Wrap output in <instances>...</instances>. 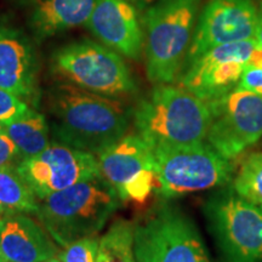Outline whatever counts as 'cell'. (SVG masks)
Wrapping results in <instances>:
<instances>
[{
  "label": "cell",
  "mask_w": 262,
  "mask_h": 262,
  "mask_svg": "<svg viewBox=\"0 0 262 262\" xmlns=\"http://www.w3.org/2000/svg\"><path fill=\"white\" fill-rule=\"evenodd\" d=\"M52 137L62 145L98 155L126 134L131 113L116 98L64 83L50 94Z\"/></svg>",
  "instance_id": "1"
},
{
  "label": "cell",
  "mask_w": 262,
  "mask_h": 262,
  "mask_svg": "<svg viewBox=\"0 0 262 262\" xmlns=\"http://www.w3.org/2000/svg\"><path fill=\"white\" fill-rule=\"evenodd\" d=\"M120 199L101 173L39 201L38 219L52 241L64 248L104 227Z\"/></svg>",
  "instance_id": "2"
},
{
  "label": "cell",
  "mask_w": 262,
  "mask_h": 262,
  "mask_svg": "<svg viewBox=\"0 0 262 262\" xmlns=\"http://www.w3.org/2000/svg\"><path fill=\"white\" fill-rule=\"evenodd\" d=\"M210 120L208 102L171 84L156 85L134 112L137 134L150 148L203 142Z\"/></svg>",
  "instance_id": "3"
},
{
  "label": "cell",
  "mask_w": 262,
  "mask_h": 262,
  "mask_svg": "<svg viewBox=\"0 0 262 262\" xmlns=\"http://www.w3.org/2000/svg\"><path fill=\"white\" fill-rule=\"evenodd\" d=\"M201 0H157L146 9L145 32L147 77L153 84L179 79L194 34Z\"/></svg>",
  "instance_id": "4"
},
{
  "label": "cell",
  "mask_w": 262,
  "mask_h": 262,
  "mask_svg": "<svg viewBox=\"0 0 262 262\" xmlns=\"http://www.w3.org/2000/svg\"><path fill=\"white\" fill-rule=\"evenodd\" d=\"M160 195L173 199L227 185L232 164L204 142L152 148Z\"/></svg>",
  "instance_id": "5"
},
{
  "label": "cell",
  "mask_w": 262,
  "mask_h": 262,
  "mask_svg": "<svg viewBox=\"0 0 262 262\" xmlns=\"http://www.w3.org/2000/svg\"><path fill=\"white\" fill-rule=\"evenodd\" d=\"M52 71L67 83L102 96L117 98L137 91L122 56L96 41L80 40L61 48L52 56Z\"/></svg>",
  "instance_id": "6"
},
{
  "label": "cell",
  "mask_w": 262,
  "mask_h": 262,
  "mask_svg": "<svg viewBox=\"0 0 262 262\" xmlns=\"http://www.w3.org/2000/svg\"><path fill=\"white\" fill-rule=\"evenodd\" d=\"M134 254L136 262H211L194 222L170 204L134 226Z\"/></svg>",
  "instance_id": "7"
},
{
  "label": "cell",
  "mask_w": 262,
  "mask_h": 262,
  "mask_svg": "<svg viewBox=\"0 0 262 262\" xmlns=\"http://www.w3.org/2000/svg\"><path fill=\"white\" fill-rule=\"evenodd\" d=\"M208 227L224 262H262V210L225 188L204 205Z\"/></svg>",
  "instance_id": "8"
},
{
  "label": "cell",
  "mask_w": 262,
  "mask_h": 262,
  "mask_svg": "<svg viewBox=\"0 0 262 262\" xmlns=\"http://www.w3.org/2000/svg\"><path fill=\"white\" fill-rule=\"evenodd\" d=\"M211 120L205 140L219 155L232 160L262 137V96L235 88L208 102Z\"/></svg>",
  "instance_id": "9"
},
{
  "label": "cell",
  "mask_w": 262,
  "mask_h": 262,
  "mask_svg": "<svg viewBox=\"0 0 262 262\" xmlns=\"http://www.w3.org/2000/svg\"><path fill=\"white\" fill-rule=\"evenodd\" d=\"M101 176L123 203L142 204L158 186L153 150L139 134H125L97 155Z\"/></svg>",
  "instance_id": "10"
},
{
  "label": "cell",
  "mask_w": 262,
  "mask_h": 262,
  "mask_svg": "<svg viewBox=\"0 0 262 262\" xmlns=\"http://www.w3.org/2000/svg\"><path fill=\"white\" fill-rule=\"evenodd\" d=\"M16 169L39 201L100 173L96 156L58 142L22 159Z\"/></svg>",
  "instance_id": "11"
},
{
  "label": "cell",
  "mask_w": 262,
  "mask_h": 262,
  "mask_svg": "<svg viewBox=\"0 0 262 262\" xmlns=\"http://www.w3.org/2000/svg\"><path fill=\"white\" fill-rule=\"evenodd\" d=\"M255 48L253 39L210 49L185 64L186 71L179 77L180 86L205 102L221 98L237 88Z\"/></svg>",
  "instance_id": "12"
},
{
  "label": "cell",
  "mask_w": 262,
  "mask_h": 262,
  "mask_svg": "<svg viewBox=\"0 0 262 262\" xmlns=\"http://www.w3.org/2000/svg\"><path fill=\"white\" fill-rule=\"evenodd\" d=\"M257 21L258 9L253 0H209L199 16L185 64L219 45L253 40Z\"/></svg>",
  "instance_id": "13"
},
{
  "label": "cell",
  "mask_w": 262,
  "mask_h": 262,
  "mask_svg": "<svg viewBox=\"0 0 262 262\" xmlns=\"http://www.w3.org/2000/svg\"><path fill=\"white\" fill-rule=\"evenodd\" d=\"M86 26L107 48L131 60L141 57L145 32L136 8L127 0H96Z\"/></svg>",
  "instance_id": "14"
},
{
  "label": "cell",
  "mask_w": 262,
  "mask_h": 262,
  "mask_svg": "<svg viewBox=\"0 0 262 262\" xmlns=\"http://www.w3.org/2000/svg\"><path fill=\"white\" fill-rule=\"evenodd\" d=\"M0 88L26 102L37 96V60L21 33L0 25Z\"/></svg>",
  "instance_id": "15"
},
{
  "label": "cell",
  "mask_w": 262,
  "mask_h": 262,
  "mask_svg": "<svg viewBox=\"0 0 262 262\" xmlns=\"http://www.w3.org/2000/svg\"><path fill=\"white\" fill-rule=\"evenodd\" d=\"M0 248L8 262H42L58 255L47 229L25 214L0 216Z\"/></svg>",
  "instance_id": "16"
},
{
  "label": "cell",
  "mask_w": 262,
  "mask_h": 262,
  "mask_svg": "<svg viewBox=\"0 0 262 262\" xmlns=\"http://www.w3.org/2000/svg\"><path fill=\"white\" fill-rule=\"evenodd\" d=\"M95 4L96 0H39L32 12L33 31L42 39L86 26Z\"/></svg>",
  "instance_id": "17"
},
{
  "label": "cell",
  "mask_w": 262,
  "mask_h": 262,
  "mask_svg": "<svg viewBox=\"0 0 262 262\" xmlns=\"http://www.w3.org/2000/svg\"><path fill=\"white\" fill-rule=\"evenodd\" d=\"M4 131L17 146L24 159L37 156L50 146L45 117L32 108L15 122L4 125Z\"/></svg>",
  "instance_id": "18"
},
{
  "label": "cell",
  "mask_w": 262,
  "mask_h": 262,
  "mask_svg": "<svg viewBox=\"0 0 262 262\" xmlns=\"http://www.w3.org/2000/svg\"><path fill=\"white\" fill-rule=\"evenodd\" d=\"M39 199L12 165L0 168V216L37 214Z\"/></svg>",
  "instance_id": "19"
},
{
  "label": "cell",
  "mask_w": 262,
  "mask_h": 262,
  "mask_svg": "<svg viewBox=\"0 0 262 262\" xmlns=\"http://www.w3.org/2000/svg\"><path fill=\"white\" fill-rule=\"evenodd\" d=\"M96 262H136L134 254V225L117 220L98 244Z\"/></svg>",
  "instance_id": "20"
},
{
  "label": "cell",
  "mask_w": 262,
  "mask_h": 262,
  "mask_svg": "<svg viewBox=\"0 0 262 262\" xmlns=\"http://www.w3.org/2000/svg\"><path fill=\"white\" fill-rule=\"evenodd\" d=\"M232 188L242 198L262 210V153H253L244 160Z\"/></svg>",
  "instance_id": "21"
},
{
  "label": "cell",
  "mask_w": 262,
  "mask_h": 262,
  "mask_svg": "<svg viewBox=\"0 0 262 262\" xmlns=\"http://www.w3.org/2000/svg\"><path fill=\"white\" fill-rule=\"evenodd\" d=\"M98 244L100 239L95 235L78 239L64 247L57 257L62 262H96Z\"/></svg>",
  "instance_id": "22"
},
{
  "label": "cell",
  "mask_w": 262,
  "mask_h": 262,
  "mask_svg": "<svg viewBox=\"0 0 262 262\" xmlns=\"http://www.w3.org/2000/svg\"><path fill=\"white\" fill-rule=\"evenodd\" d=\"M29 108L31 107L25 100L0 88V123L3 125L15 122L19 117L24 116Z\"/></svg>",
  "instance_id": "23"
},
{
  "label": "cell",
  "mask_w": 262,
  "mask_h": 262,
  "mask_svg": "<svg viewBox=\"0 0 262 262\" xmlns=\"http://www.w3.org/2000/svg\"><path fill=\"white\" fill-rule=\"evenodd\" d=\"M237 88L262 96V68L245 66Z\"/></svg>",
  "instance_id": "24"
},
{
  "label": "cell",
  "mask_w": 262,
  "mask_h": 262,
  "mask_svg": "<svg viewBox=\"0 0 262 262\" xmlns=\"http://www.w3.org/2000/svg\"><path fill=\"white\" fill-rule=\"evenodd\" d=\"M17 157H21V155L14 141L10 139L5 131L0 134V168L12 165Z\"/></svg>",
  "instance_id": "25"
},
{
  "label": "cell",
  "mask_w": 262,
  "mask_h": 262,
  "mask_svg": "<svg viewBox=\"0 0 262 262\" xmlns=\"http://www.w3.org/2000/svg\"><path fill=\"white\" fill-rule=\"evenodd\" d=\"M248 66H253V67L262 68V48L257 47L254 49V51L251 52L250 58L248 61Z\"/></svg>",
  "instance_id": "26"
},
{
  "label": "cell",
  "mask_w": 262,
  "mask_h": 262,
  "mask_svg": "<svg viewBox=\"0 0 262 262\" xmlns=\"http://www.w3.org/2000/svg\"><path fill=\"white\" fill-rule=\"evenodd\" d=\"M254 40H255V42H256L257 47L262 48V5H261V8L258 9V21H257L256 32H255Z\"/></svg>",
  "instance_id": "27"
},
{
  "label": "cell",
  "mask_w": 262,
  "mask_h": 262,
  "mask_svg": "<svg viewBox=\"0 0 262 262\" xmlns=\"http://www.w3.org/2000/svg\"><path fill=\"white\" fill-rule=\"evenodd\" d=\"M127 2L135 6L136 9L146 10L147 8H149L152 4H155L157 0H127Z\"/></svg>",
  "instance_id": "28"
},
{
  "label": "cell",
  "mask_w": 262,
  "mask_h": 262,
  "mask_svg": "<svg viewBox=\"0 0 262 262\" xmlns=\"http://www.w3.org/2000/svg\"><path fill=\"white\" fill-rule=\"evenodd\" d=\"M42 262H62L60 258L58 257H56V256H54V257H51V258H48V260H45V261H42Z\"/></svg>",
  "instance_id": "29"
},
{
  "label": "cell",
  "mask_w": 262,
  "mask_h": 262,
  "mask_svg": "<svg viewBox=\"0 0 262 262\" xmlns=\"http://www.w3.org/2000/svg\"><path fill=\"white\" fill-rule=\"evenodd\" d=\"M0 261H2V262H8V261L5 260L4 257H3V254H2V248H0Z\"/></svg>",
  "instance_id": "30"
},
{
  "label": "cell",
  "mask_w": 262,
  "mask_h": 262,
  "mask_svg": "<svg viewBox=\"0 0 262 262\" xmlns=\"http://www.w3.org/2000/svg\"><path fill=\"white\" fill-rule=\"evenodd\" d=\"M3 133H4V125L0 123V134H3Z\"/></svg>",
  "instance_id": "31"
},
{
  "label": "cell",
  "mask_w": 262,
  "mask_h": 262,
  "mask_svg": "<svg viewBox=\"0 0 262 262\" xmlns=\"http://www.w3.org/2000/svg\"><path fill=\"white\" fill-rule=\"evenodd\" d=\"M0 262H2V261H0Z\"/></svg>",
  "instance_id": "32"
}]
</instances>
